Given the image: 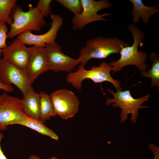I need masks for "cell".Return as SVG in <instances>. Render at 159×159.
<instances>
[{
  "label": "cell",
  "mask_w": 159,
  "mask_h": 159,
  "mask_svg": "<svg viewBox=\"0 0 159 159\" xmlns=\"http://www.w3.org/2000/svg\"><path fill=\"white\" fill-rule=\"evenodd\" d=\"M83 6L82 13L78 15H74L71 21L72 27L74 30L83 29L86 25L93 22L107 21L105 17L111 16L110 13L98 14L99 11L105 9L110 8L113 6L108 0H81Z\"/></svg>",
  "instance_id": "6"
},
{
  "label": "cell",
  "mask_w": 159,
  "mask_h": 159,
  "mask_svg": "<svg viewBox=\"0 0 159 159\" xmlns=\"http://www.w3.org/2000/svg\"><path fill=\"white\" fill-rule=\"evenodd\" d=\"M24 111L29 118L40 120V102L39 94L32 86L22 99Z\"/></svg>",
  "instance_id": "15"
},
{
  "label": "cell",
  "mask_w": 159,
  "mask_h": 159,
  "mask_svg": "<svg viewBox=\"0 0 159 159\" xmlns=\"http://www.w3.org/2000/svg\"><path fill=\"white\" fill-rule=\"evenodd\" d=\"M127 28L132 35L133 43L131 46L122 48L120 52V59L109 63L111 67V70L113 71L112 74L120 71L124 67L127 65H135L141 72L146 71L148 66L145 62L147 59L148 54L138 50L139 45H143L142 41L145 37L144 33L133 24H129Z\"/></svg>",
  "instance_id": "1"
},
{
  "label": "cell",
  "mask_w": 159,
  "mask_h": 159,
  "mask_svg": "<svg viewBox=\"0 0 159 159\" xmlns=\"http://www.w3.org/2000/svg\"><path fill=\"white\" fill-rule=\"evenodd\" d=\"M132 4L133 9L131 14L132 17L133 24H135L138 23L141 19L145 24H147L150 18L156 13L159 12L158 5L152 6L145 5L142 0H129Z\"/></svg>",
  "instance_id": "14"
},
{
  "label": "cell",
  "mask_w": 159,
  "mask_h": 159,
  "mask_svg": "<svg viewBox=\"0 0 159 159\" xmlns=\"http://www.w3.org/2000/svg\"><path fill=\"white\" fill-rule=\"evenodd\" d=\"M4 138V134L2 133H0V159H8L4 154L1 148V143Z\"/></svg>",
  "instance_id": "25"
},
{
  "label": "cell",
  "mask_w": 159,
  "mask_h": 159,
  "mask_svg": "<svg viewBox=\"0 0 159 159\" xmlns=\"http://www.w3.org/2000/svg\"><path fill=\"white\" fill-rule=\"evenodd\" d=\"M40 102V121L44 123L52 117L56 116L50 97L43 91L39 93Z\"/></svg>",
  "instance_id": "17"
},
{
  "label": "cell",
  "mask_w": 159,
  "mask_h": 159,
  "mask_svg": "<svg viewBox=\"0 0 159 159\" xmlns=\"http://www.w3.org/2000/svg\"><path fill=\"white\" fill-rule=\"evenodd\" d=\"M152 62L151 68L147 71L141 72L143 77H149L151 79L150 86H157V90L159 89V55L155 52L150 54L149 57Z\"/></svg>",
  "instance_id": "18"
},
{
  "label": "cell",
  "mask_w": 159,
  "mask_h": 159,
  "mask_svg": "<svg viewBox=\"0 0 159 159\" xmlns=\"http://www.w3.org/2000/svg\"><path fill=\"white\" fill-rule=\"evenodd\" d=\"M0 103V131L7 129V127L15 121L28 117L25 113L22 99L10 96L6 92L2 95Z\"/></svg>",
  "instance_id": "8"
},
{
  "label": "cell",
  "mask_w": 159,
  "mask_h": 159,
  "mask_svg": "<svg viewBox=\"0 0 159 159\" xmlns=\"http://www.w3.org/2000/svg\"><path fill=\"white\" fill-rule=\"evenodd\" d=\"M50 70L57 72L64 71L69 73L80 63V59L73 58L64 54L62 51V47L55 41L47 45L45 47Z\"/></svg>",
  "instance_id": "11"
},
{
  "label": "cell",
  "mask_w": 159,
  "mask_h": 159,
  "mask_svg": "<svg viewBox=\"0 0 159 159\" xmlns=\"http://www.w3.org/2000/svg\"><path fill=\"white\" fill-rule=\"evenodd\" d=\"M8 29L6 24L0 23V58L2 55V50L7 47L8 45L6 43V39L8 37Z\"/></svg>",
  "instance_id": "22"
},
{
  "label": "cell",
  "mask_w": 159,
  "mask_h": 159,
  "mask_svg": "<svg viewBox=\"0 0 159 159\" xmlns=\"http://www.w3.org/2000/svg\"><path fill=\"white\" fill-rule=\"evenodd\" d=\"M0 89L4 90L5 92H11L14 90L13 87L11 85L4 84L0 81Z\"/></svg>",
  "instance_id": "24"
},
{
  "label": "cell",
  "mask_w": 159,
  "mask_h": 159,
  "mask_svg": "<svg viewBox=\"0 0 159 159\" xmlns=\"http://www.w3.org/2000/svg\"><path fill=\"white\" fill-rule=\"evenodd\" d=\"M52 1V0H39L38 1L36 7L44 18L51 13L50 3Z\"/></svg>",
  "instance_id": "21"
},
{
  "label": "cell",
  "mask_w": 159,
  "mask_h": 159,
  "mask_svg": "<svg viewBox=\"0 0 159 159\" xmlns=\"http://www.w3.org/2000/svg\"><path fill=\"white\" fill-rule=\"evenodd\" d=\"M148 148L154 154V157L153 159H159V147L153 143L149 144Z\"/></svg>",
  "instance_id": "23"
},
{
  "label": "cell",
  "mask_w": 159,
  "mask_h": 159,
  "mask_svg": "<svg viewBox=\"0 0 159 159\" xmlns=\"http://www.w3.org/2000/svg\"><path fill=\"white\" fill-rule=\"evenodd\" d=\"M129 46V43L117 37L98 36L89 39L79 53L80 64L85 67L91 59L106 58L112 54L120 53L122 48Z\"/></svg>",
  "instance_id": "2"
},
{
  "label": "cell",
  "mask_w": 159,
  "mask_h": 159,
  "mask_svg": "<svg viewBox=\"0 0 159 159\" xmlns=\"http://www.w3.org/2000/svg\"><path fill=\"white\" fill-rule=\"evenodd\" d=\"M29 10L24 11L20 6L16 5L12 10L10 16L13 21L7 34L12 38L25 32L40 31L47 24L36 7L28 5Z\"/></svg>",
  "instance_id": "4"
},
{
  "label": "cell",
  "mask_w": 159,
  "mask_h": 159,
  "mask_svg": "<svg viewBox=\"0 0 159 159\" xmlns=\"http://www.w3.org/2000/svg\"><path fill=\"white\" fill-rule=\"evenodd\" d=\"M0 81L4 84L15 85L23 96L32 87L26 71L3 58H0Z\"/></svg>",
  "instance_id": "9"
},
{
  "label": "cell",
  "mask_w": 159,
  "mask_h": 159,
  "mask_svg": "<svg viewBox=\"0 0 159 159\" xmlns=\"http://www.w3.org/2000/svg\"><path fill=\"white\" fill-rule=\"evenodd\" d=\"M29 57L25 71L32 86L38 77L50 70L45 47L33 46L30 47Z\"/></svg>",
  "instance_id": "12"
},
{
  "label": "cell",
  "mask_w": 159,
  "mask_h": 159,
  "mask_svg": "<svg viewBox=\"0 0 159 159\" xmlns=\"http://www.w3.org/2000/svg\"><path fill=\"white\" fill-rule=\"evenodd\" d=\"M28 159H41L40 157L38 155L32 154L29 155L28 158ZM47 159H58L57 157L52 156L50 158H48Z\"/></svg>",
  "instance_id": "26"
},
{
  "label": "cell",
  "mask_w": 159,
  "mask_h": 159,
  "mask_svg": "<svg viewBox=\"0 0 159 159\" xmlns=\"http://www.w3.org/2000/svg\"><path fill=\"white\" fill-rule=\"evenodd\" d=\"M108 92L114 96L112 99L110 98L106 99L105 104L109 105L112 103V105L115 108H120L121 110L120 115V122L123 123L127 120L128 115L130 114L131 122L136 123L138 114L139 109L143 108H149L147 105L143 106L142 103L148 101L151 95L148 93L140 98H134L131 95L130 90L124 91H118L115 92L110 89H107Z\"/></svg>",
  "instance_id": "5"
},
{
  "label": "cell",
  "mask_w": 159,
  "mask_h": 159,
  "mask_svg": "<svg viewBox=\"0 0 159 159\" xmlns=\"http://www.w3.org/2000/svg\"><path fill=\"white\" fill-rule=\"evenodd\" d=\"M49 96L55 114L62 119L72 118L77 113L80 102L73 92L64 88L54 91Z\"/></svg>",
  "instance_id": "7"
},
{
  "label": "cell",
  "mask_w": 159,
  "mask_h": 159,
  "mask_svg": "<svg viewBox=\"0 0 159 159\" xmlns=\"http://www.w3.org/2000/svg\"><path fill=\"white\" fill-rule=\"evenodd\" d=\"M17 1V0H0V23H7L10 26L13 24V21L10 15Z\"/></svg>",
  "instance_id": "19"
},
{
  "label": "cell",
  "mask_w": 159,
  "mask_h": 159,
  "mask_svg": "<svg viewBox=\"0 0 159 159\" xmlns=\"http://www.w3.org/2000/svg\"><path fill=\"white\" fill-rule=\"evenodd\" d=\"M30 47L16 38L2 50L3 58L20 69L26 70L30 53Z\"/></svg>",
  "instance_id": "13"
},
{
  "label": "cell",
  "mask_w": 159,
  "mask_h": 159,
  "mask_svg": "<svg viewBox=\"0 0 159 159\" xmlns=\"http://www.w3.org/2000/svg\"><path fill=\"white\" fill-rule=\"evenodd\" d=\"M15 124L25 126L55 140L57 141L59 140L58 136L54 132L47 127L40 120L28 117L15 121L11 125Z\"/></svg>",
  "instance_id": "16"
},
{
  "label": "cell",
  "mask_w": 159,
  "mask_h": 159,
  "mask_svg": "<svg viewBox=\"0 0 159 159\" xmlns=\"http://www.w3.org/2000/svg\"><path fill=\"white\" fill-rule=\"evenodd\" d=\"M56 1L72 12L74 15H78L82 11L81 0H56Z\"/></svg>",
  "instance_id": "20"
},
{
  "label": "cell",
  "mask_w": 159,
  "mask_h": 159,
  "mask_svg": "<svg viewBox=\"0 0 159 159\" xmlns=\"http://www.w3.org/2000/svg\"><path fill=\"white\" fill-rule=\"evenodd\" d=\"M50 16L52 20L51 27L46 33L36 35L28 31L18 35L17 38L26 45L40 47H46L47 45L55 42L58 31L63 24V19L59 15L51 13Z\"/></svg>",
  "instance_id": "10"
},
{
  "label": "cell",
  "mask_w": 159,
  "mask_h": 159,
  "mask_svg": "<svg viewBox=\"0 0 159 159\" xmlns=\"http://www.w3.org/2000/svg\"><path fill=\"white\" fill-rule=\"evenodd\" d=\"M2 98V95H0V103L1 101Z\"/></svg>",
  "instance_id": "27"
},
{
  "label": "cell",
  "mask_w": 159,
  "mask_h": 159,
  "mask_svg": "<svg viewBox=\"0 0 159 159\" xmlns=\"http://www.w3.org/2000/svg\"><path fill=\"white\" fill-rule=\"evenodd\" d=\"M111 69L109 63L105 61L102 62L98 66L92 67L90 70H86L80 64L75 71L69 73L66 77V81L78 90H82V82L84 80L90 79L95 84L109 82L114 85L117 91H122L119 80H114L111 76Z\"/></svg>",
  "instance_id": "3"
}]
</instances>
